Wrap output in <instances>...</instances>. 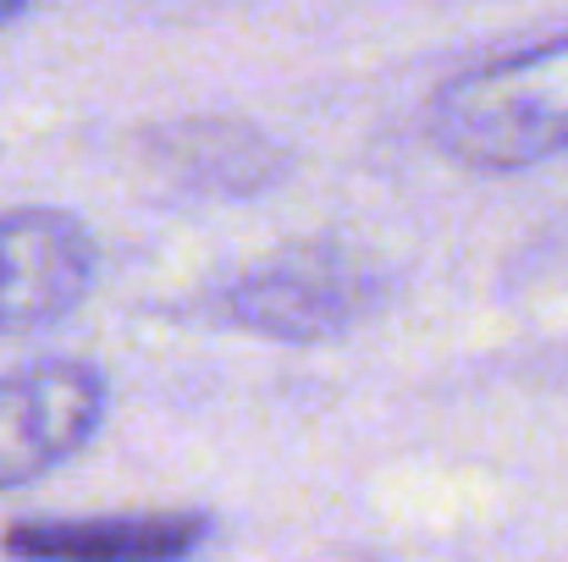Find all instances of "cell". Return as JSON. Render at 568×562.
<instances>
[{"instance_id":"cell-2","label":"cell","mask_w":568,"mask_h":562,"mask_svg":"<svg viewBox=\"0 0 568 562\" xmlns=\"http://www.w3.org/2000/svg\"><path fill=\"white\" fill-rule=\"evenodd\" d=\"M381 304V276L337 243H298L282 248L237 276H226L204 315L226 331L260 337V343H337L359 320H371Z\"/></svg>"},{"instance_id":"cell-6","label":"cell","mask_w":568,"mask_h":562,"mask_svg":"<svg viewBox=\"0 0 568 562\" xmlns=\"http://www.w3.org/2000/svg\"><path fill=\"white\" fill-rule=\"evenodd\" d=\"M28 6H33V0H0V28H11V22H17Z\"/></svg>"},{"instance_id":"cell-4","label":"cell","mask_w":568,"mask_h":562,"mask_svg":"<svg viewBox=\"0 0 568 562\" xmlns=\"http://www.w3.org/2000/svg\"><path fill=\"white\" fill-rule=\"evenodd\" d=\"M100 276V248L72 210H0V343L67 320Z\"/></svg>"},{"instance_id":"cell-1","label":"cell","mask_w":568,"mask_h":562,"mask_svg":"<svg viewBox=\"0 0 568 562\" xmlns=\"http://www.w3.org/2000/svg\"><path fill=\"white\" fill-rule=\"evenodd\" d=\"M442 161L480 177L536 172L568 155V33L447 78L425 111Z\"/></svg>"},{"instance_id":"cell-5","label":"cell","mask_w":568,"mask_h":562,"mask_svg":"<svg viewBox=\"0 0 568 562\" xmlns=\"http://www.w3.org/2000/svg\"><path fill=\"white\" fill-rule=\"evenodd\" d=\"M210 541L204 513H89V519H17L0 535L11 562H189Z\"/></svg>"},{"instance_id":"cell-3","label":"cell","mask_w":568,"mask_h":562,"mask_svg":"<svg viewBox=\"0 0 568 562\" xmlns=\"http://www.w3.org/2000/svg\"><path fill=\"white\" fill-rule=\"evenodd\" d=\"M111 413V380L83 359H44L0 375V491L72 463Z\"/></svg>"}]
</instances>
